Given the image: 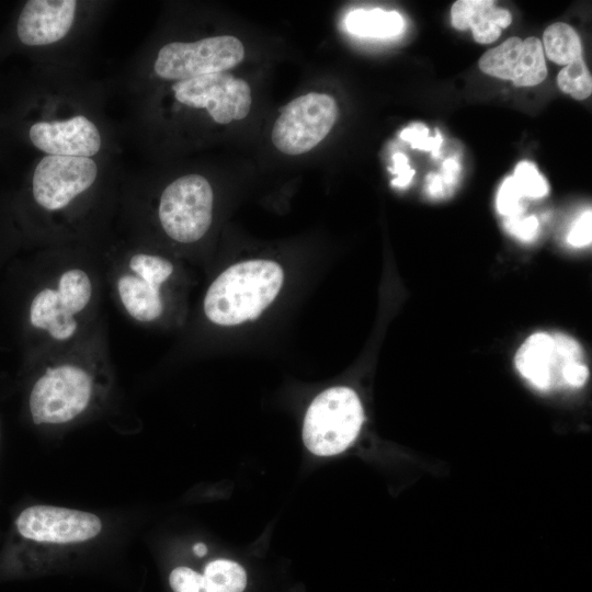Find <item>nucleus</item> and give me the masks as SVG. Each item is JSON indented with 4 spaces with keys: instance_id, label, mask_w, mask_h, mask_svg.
Segmentation results:
<instances>
[{
    "instance_id": "5",
    "label": "nucleus",
    "mask_w": 592,
    "mask_h": 592,
    "mask_svg": "<svg viewBox=\"0 0 592 592\" xmlns=\"http://www.w3.org/2000/svg\"><path fill=\"white\" fill-rule=\"evenodd\" d=\"M243 57L242 43L229 35L195 42H171L159 49L153 70L161 79L182 81L225 72L240 64Z\"/></svg>"
},
{
    "instance_id": "26",
    "label": "nucleus",
    "mask_w": 592,
    "mask_h": 592,
    "mask_svg": "<svg viewBox=\"0 0 592 592\" xmlns=\"http://www.w3.org/2000/svg\"><path fill=\"white\" fill-rule=\"evenodd\" d=\"M592 213L585 210L573 224L570 229L567 241L574 248L585 247L591 243L592 237Z\"/></svg>"
},
{
    "instance_id": "14",
    "label": "nucleus",
    "mask_w": 592,
    "mask_h": 592,
    "mask_svg": "<svg viewBox=\"0 0 592 592\" xmlns=\"http://www.w3.org/2000/svg\"><path fill=\"white\" fill-rule=\"evenodd\" d=\"M479 68L489 76L511 80L516 87L536 86L547 75L543 45L536 37L506 39L480 57Z\"/></svg>"
},
{
    "instance_id": "16",
    "label": "nucleus",
    "mask_w": 592,
    "mask_h": 592,
    "mask_svg": "<svg viewBox=\"0 0 592 592\" xmlns=\"http://www.w3.org/2000/svg\"><path fill=\"white\" fill-rule=\"evenodd\" d=\"M490 0H458L451 10L452 24L459 31L470 29L476 42L489 44L511 23L508 10L496 8Z\"/></svg>"
},
{
    "instance_id": "1",
    "label": "nucleus",
    "mask_w": 592,
    "mask_h": 592,
    "mask_svg": "<svg viewBox=\"0 0 592 592\" xmlns=\"http://www.w3.org/2000/svg\"><path fill=\"white\" fill-rule=\"evenodd\" d=\"M283 282V269L274 261L258 259L236 263L208 287L204 312L219 326L255 320L276 298Z\"/></svg>"
},
{
    "instance_id": "25",
    "label": "nucleus",
    "mask_w": 592,
    "mask_h": 592,
    "mask_svg": "<svg viewBox=\"0 0 592 592\" xmlns=\"http://www.w3.org/2000/svg\"><path fill=\"white\" fill-rule=\"evenodd\" d=\"M503 226L505 230L521 241H532L538 234V219L531 216H513L504 219Z\"/></svg>"
},
{
    "instance_id": "2",
    "label": "nucleus",
    "mask_w": 592,
    "mask_h": 592,
    "mask_svg": "<svg viewBox=\"0 0 592 592\" xmlns=\"http://www.w3.org/2000/svg\"><path fill=\"white\" fill-rule=\"evenodd\" d=\"M515 365L528 383L543 391L579 388L589 376L580 344L563 333L532 334L519 349Z\"/></svg>"
},
{
    "instance_id": "21",
    "label": "nucleus",
    "mask_w": 592,
    "mask_h": 592,
    "mask_svg": "<svg viewBox=\"0 0 592 592\" xmlns=\"http://www.w3.org/2000/svg\"><path fill=\"white\" fill-rule=\"evenodd\" d=\"M524 197L540 198L548 193L545 179L536 167L528 161H521L512 175Z\"/></svg>"
},
{
    "instance_id": "7",
    "label": "nucleus",
    "mask_w": 592,
    "mask_h": 592,
    "mask_svg": "<svg viewBox=\"0 0 592 592\" xmlns=\"http://www.w3.org/2000/svg\"><path fill=\"white\" fill-rule=\"evenodd\" d=\"M92 282L81 269L64 271L56 287L41 289L30 306V322L54 340L66 341L78 329L76 316L90 303Z\"/></svg>"
},
{
    "instance_id": "19",
    "label": "nucleus",
    "mask_w": 592,
    "mask_h": 592,
    "mask_svg": "<svg viewBox=\"0 0 592 592\" xmlns=\"http://www.w3.org/2000/svg\"><path fill=\"white\" fill-rule=\"evenodd\" d=\"M203 576L214 592H242L247 584L243 568L226 559L210 561Z\"/></svg>"
},
{
    "instance_id": "23",
    "label": "nucleus",
    "mask_w": 592,
    "mask_h": 592,
    "mask_svg": "<svg viewBox=\"0 0 592 592\" xmlns=\"http://www.w3.org/2000/svg\"><path fill=\"white\" fill-rule=\"evenodd\" d=\"M435 133V136H430L429 129L425 125L412 124L400 133V138L408 141L411 145V148L422 151H431L432 156L437 158L440 156V148L443 138L437 129Z\"/></svg>"
},
{
    "instance_id": "28",
    "label": "nucleus",
    "mask_w": 592,
    "mask_h": 592,
    "mask_svg": "<svg viewBox=\"0 0 592 592\" xmlns=\"http://www.w3.org/2000/svg\"><path fill=\"white\" fill-rule=\"evenodd\" d=\"M460 173L459 163L454 159H447L443 162L442 172L439 174L446 194L453 190L454 185L458 180Z\"/></svg>"
},
{
    "instance_id": "20",
    "label": "nucleus",
    "mask_w": 592,
    "mask_h": 592,
    "mask_svg": "<svg viewBox=\"0 0 592 592\" xmlns=\"http://www.w3.org/2000/svg\"><path fill=\"white\" fill-rule=\"evenodd\" d=\"M559 89L576 100H584L591 95L592 79L582 58L566 65L557 77Z\"/></svg>"
},
{
    "instance_id": "10",
    "label": "nucleus",
    "mask_w": 592,
    "mask_h": 592,
    "mask_svg": "<svg viewBox=\"0 0 592 592\" xmlns=\"http://www.w3.org/2000/svg\"><path fill=\"white\" fill-rule=\"evenodd\" d=\"M172 90L177 101L205 109L218 124L244 118L252 102L249 84L226 71L178 81Z\"/></svg>"
},
{
    "instance_id": "18",
    "label": "nucleus",
    "mask_w": 592,
    "mask_h": 592,
    "mask_svg": "<svg viewBox=\"0 0 592 592\" xmlns=\"http://www.w3.org/2000/svg\"><path fill=\"white\" fill-rule=\"evenodd\" d=\"M547 57L558 65H569L581 58V42L577 32L566 23L549 25L543 35Z\"/></svg>"
},
{
    "instance_id": "3",
    "label": "nucleus",
    "mask_w": 592,
    "mask_h": 592,
    "mask_svg": "<svg viewBox=\"0 0 592 592\" xmlns=\"http://www.w3.org/2000/svg\"><path fill=\"white\" fill-rule=\"evenodd\" d=\"M364 413L355 391L337 386L320 392L310 403L303 425V441L314 454L342 453L360 433Z\"/></svg>"
},
{
    "instance_id": "13",
    "label": "nucleus",
    "mask_w": 592,
    "mask_h": 592,
    "mask_svg": "<svg viewBox=\"0 0 592 592\" xmlns=\"http://www.w3.org/2000/svg\"><path fill=\"white\" fill-rule=\"evenodd\" d=\"M75 0H29L19 10L12 38L23 47H39L62 39L73 25Z\"/></svg>"
},
{
    "instance_id": "15",
    "label": "nucleus",
    "mask_w": 592,
    "mask_h": 592,
    "mask_svg": "<svg viewBox=\"0 0 592 592\" xmlns=\"http://www.w3.org/2000/svg\"><path fill=\"white\" fill-rule=\"evenodd\" d=\"M26 134L36 149L53 156L91 158L102 144L99 128L83 115L33 122Z\"/></svg>"
},
{
    "instance_id": "8",
    "label": "nucleus",
    "mask_w": 592,
    "mask_h": 592,
    "mask_svg": "<svg viewBox=\"0 0 592 592\" xmlns=\"http://www.w3.org/2000/svg\"><path fill=\"white\" fill-rule=\"evenodd\" d=\"M337 117L338 105L331 95L317 92L300 95L276 118L272 141L284 153H305L325 139Z\"/></svg>"
},
{
    "instance_id": "11",
    "label": "nucleus",
    "mask_w": 592,
    "mask_h": 592,
    "mask_svg": "<svg viewBox=\"0 0 592 592\" xmlns=\"http://www.w3.org/2000/svg\"><path fill=\"white\" fill-rule=\"evenodd\" d=\"M172 272V263L159 255L136 253L129 259L128 271L119 275L116 287L124 309L133 319L150 322L161 316L160 288Z\"/></svg>"
},
{
    "instance_id": "27",
    "label": "nucleus",
    "mask_w": 592,
    "mask_h": 592,
    "mask_svg": "<svg viewBox=\"0 0 592 592\" xmlns=\"http://www.w3.org/2000/svg\"><path fill=\"white\" fill-rule=\"evenodd\" d=\"M392 161L394 167L389 170L397 174V178L391 181V184L397 187H406L411 182L415 171L409 166V160L402 152H396L392 156Z\"/></svg>"
},
{
    "instance_id": "9",
    "label": "nucleus",
    "mask_w": 592,
    "mask_h": 592,
    "mask_svg": "<svg viewBox=\"0 0 592 592\" xmlns=\"http://www.w3.org/2000/svg\"><path fill=\"white\" fill-rule=\"evenodd\" d=\"M98 172L91 158L46 155L32 173L33 200L45 210H60L92 186Z\"/></svg>"
},
{
    "instance_id": "12",
    "label": "nucleus",
    "mask_w": 592,
    "mask_h": 592,
    "mask_svg": "<svg viewBox=\"0 0 592 592\" xmlns=\"http://www.w3.org/2000/svg\"><path fill=\"white\" fill-rule=\"evenodd\" d=\"M16 528L27 539L69 544L95 537L102 523L92 513L60 506L34 505L19 515Z\"/></svg>"
},
{
    "instance_id": "17",
    "label": "nucleus",
    "mask_w": 592,
    "mask_h": 592,
    "mask_svg": "<svg viewBox=\"0 0 592 592\" xmlns=\"http://www.w3.org/2000/svg\"><path fill=\"white\" fill-rule=\"evenodd\" d=\"M345 26L357 36L388 38L402 32L405 21L396 11L357 9L346 15Z\"/></svg>"
},
{
    "instance_id": "24",
    "label": "nucleus",
    "mask_w": 592,
    "mask_h": 592,
    "mask_svg": "<svg viewBox=\"0 0 592 592\" xmlns=\"http://www.w3.org/2000/svg\"><path fill=\"white\" fill-rule=\"evenodd\" d=\"M169 582L173 592H214L203 574L187 567L173 569Z\"/></svg>"
},
{
    "instance_id": "6",
    "label": "nucleus",
    "mask_w": 592,
    "mask_h": 592,
    "mask_svg": "<svg viewBox=\"0 0 592 592\" xmlns=\"http://www.w3.org/2000/svg\"><path fill=\"white\" fill-rule=\"evenodd\" d=\"M92 379L82 367L64 364L48 368L34 384L30 411L35 424H61L89 405Z\"/></svg>"
},
{
    "instance_id": "4",
    "label": "nucleus",
    "mask_w": 592,
    "mask_h": 592,
    "mask_svg": "<svg viewBox=\"0 0 592 592\" xmlns=\"http://www.w3.org/2000/svg\"><path fill=\"white\" fill-rule=\"evenodd\" d=\"M213 189L204 177L186 174L171 182L161 193L158 216L164 232L173 240H200L213 219Z\"/></svg>"
},
{
    "instance_id": "29",
    "label": "nucleus",
    "mask_w": 592,
    "mask_h": 592,
    "mask_svg": "<svg viewBox=\"0 0 592 592\" xmlns=\"http://www.w3.org/2000/svg\"><path fill=\"white\" fill-rule=\"evenodd\" d=\"M193 551L196 556L202 557L207 553V547L203 543H197L193 546Z\"/></svg>"
},
{
    "instance_id": "22",
    "label": "nucleus",
    "mask_w": 592,
    "mask_h": 592,
    "mask_svg": "<svg viewBox=\"0 0 592 592\" xmlns=\"http://www.w3.org/2000/svg\"><path fill=\"white\" fill-rule=\"evenodd\" d=\"M523 198L524 195L515 180L513 177H509L502 182L498 191L497 209L505 218L523 215L525 210Z\"/></svg>"
}]
</instances>
